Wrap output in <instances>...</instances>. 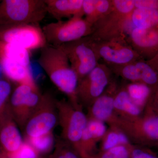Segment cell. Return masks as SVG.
Wrapping results in <instances>:
<instances>
[{
  "instance_id": "9",
  "label": "cell",
  "mask_w": 158,
  "mask_h": 158,
  "mask_svg": "<svg viewBox=\"0 0 158 158\" xmlns=\"http://www.w3.org/2000/svg\"><path fill=\"white\" fill-rule=\"evenodd\" d=\"M56 47L62 50L67 56L79 82L97 66L96 52L86 37Z\"/></svg>"
},
{
  "instance_id": "11",
  "label": "cell",
  "mask_w": 158,
  "mask_h": 158,
  "mask_svg": "<svg viewBox=\"0 0 158 158\" xmlns=\"http://www.w3.org/2000/svg\"><path fill=\"white\" fill-rule=\"evenodd\" d=\"M18 127L10 111L0 120L1 158L17 151L23 143Z\"/></svg>"
},
{
  "instance_id": "33",
  "label": "cell",
  "mask_w": 158,
  "mask_h": 158,
  "mask_svg": "<svg viewBox=\"0 0 158 158\" xmlns=\"http://www.w3.org/2000/svg\"><path fill=\"white\" fill-rule=\"evenodd\" d=\"M87 158H98L97 157V156L95 155H94L91 156H90L88 157Z\"/></svg>"
},
{
  "instance_id": "25",
  "label": "cell",
  "mask_w": 158,
  "mask_h": 158,
  "mask_svg": "<svg viewBox=\"0 0 158 158\" xmlns=\"http://www.w3.org/2000/svg\"><path fill=\"white\" fill-rule=\"evenodd\" d=\"M52 158H81L73 148L64 140L58 139L56 141Z\"/></svg>"
},
{
  "instance_id": "20",
  "label": "cell",
  "mask_w": 158,
  "mask_h": 158,
  "mask_svg": "<svg viewBox=\"0 0 158 158\" xmlns=\"http://www.w3.org/2000/svg\"><path fill=\"white\" fill-rule=\"evenodd\" d=\"M131 19L135 27L148 29L158 26L157 9L135 8L131 14Z\"/></svg>"
},
{
  "instance_id": "17",
  "label": "cell",
  "mask_w": 158,
  "mask_h": 158,
  "mask_svg": "<svg viewBox=\"0 0 158 158\" xmlns=\"http://www.w3.org/2000/svg\"><path fill=\"white\" fill-rule=\"evenodd\" d=\"M114 108L117 116L126 119L138 118L144 112V110L131 99L126 89L119 90L114 95Z\"/></svg>"
},
{
  "instance_id": "5",
  "label": "cell",
  "mask_w": 158,
  "mask_h": 158,
  "mask_svg": "<svg viewBox=\"0 0 158 158\" xmlns=\"http://www.w3.org/2000/svg\"><path fill=\"white\" fill-rule=\"evenodd\" d=\"M56 105L62 139L78 154L80 141L88 123V117L82 107L75 106L69 101L56 100Z\"/></svg>"
},
{
  "instance_id": "32",
  "label": "cell",
  "mask_w": 158,
  "mask_h": 158,
  "mask_svg": "<svg viewBox=\"0 0 158 158\" xmlns=\"http://www.w3.org/2000/svg\"><path fill=\"white\" fill-rule=\"evenodd\" d=\"M158 2L155 0H135V8L157 9Z\"/></svg>"
},
{
  "instance_id": "6",
  "label": "cell",
  "mask_w": 158,
  "mask_h": 158,
  "mask_svg": "<svg viewBox=\"0 0 158 158\" xmlns=\"http://www.w3.org/2000/svg\"><path fill=\"white\" fill-rule=\"evenodd\" d=\"M92 25L81 16L67 21H57L44 26L43 31L48 44L58 47L86 37L91 32Z\"/></svg>"
},
{
  "instance_id": "19",
  "label": "cell",
  "mask_w": 158,
  "mask_h": 158,
  "mask_svg": "<svg viewBox=\"0 0 158 158\" xmlns=\"http://www.w3.org/2000/svg\"><path fill=\"white\" fill-rule=\"evenodd\" d=\"M42 94L39 88L31 92L14 115L12 116L20 128L23 129L25 124L39 105Z\"/></svg>"
},
{
  "instance_id": "2",
  "label": "cell",
  "mask_w": 158,
  "mask_h": 158,
  "mask_svg": "<svg viewBox=\"0 0 158 158\" xmlns=\"http://www.w3.org/2000/svg\"><path fill=\"white\" fill-rule=\"evenodd\" d=\"M47 14L44 0L0 2V26L39 24Z\"/></svg>"
},
{
  "instance_id": "3",
  "label": "cell",
  "mask_w": 158,
  "mask_h": 158,
  "mask_svg": "<svg viewBox=\"0 0 158 158\" xmlns=\"http://www.w3.org/2000/svg\"><path fill=\"white\" fill-rule=\"evenodd\" d=\"M127 136L132 144L146 147H158V116L143 113L135 119L118 116L113 126Z\"/></svg>"
},
{
  "instance_id": "29",
  "label": "cell",
  "mask_w": 158,
  "mask_h": 158,
  "mask_svg": "<svg viewBox=\"0 0 158 158\" xmlns=\"http://www.w3.org/2000/svg\"><path fill=\"white\" fill-rule=\"evenodd\" d=\"M113 3L115 9L123 15L131 14L135 9L133 0H115Z\"/></svg>"
},
{
  "instance_id": "21",
  "label": "cell",
  "mask_w": 158,
  "mask_h": 158,
  "mask_svg": "<svg viewBox=\"0 0 158 158\" xmlns=\"http://www.w3.org/2000/svg\"><path fill=\"white\" fill-rule=\"evenodd\" d=\"M126 90L132 101L144 110L152 89L143 83H132L127 85Z\"/></svg>"
},
{
  "instance_id": "39",
  "label": "cell",
  "mask_w": 158,
  "mask_h": 158,
  "mask_svg": "<svg viewBox=\"0 0 158 158\" xmlns=\"http://www.w3.org/2000/svg\"><path fill=\"white\" fill-rule=\"evenodd\" d=\"M0 2H1V1H0Z\"/></svg>"
},
{
  "instance_id": "28",
  "label": "cell",
  "mask_w": 158,
  "mask_h": 158,
  "mask_svg": "<svg viewBox=\"0 0 158 158\" xmlns=\"http://www.w3.org/2000/svg\"><path fill=\"white\" fill-rule=\"evenodd\" d=\"M143 113L158 116V85L152 89Z\"/></svg>"
},
{
  "instance_id": "27",
  "label": "cell",
  "mask_w": 158,
  "mask_h": 158,
  "mask_svg": "<svg viewBox=\"0 0 158 158\" xmlns=\"http://www.w3.org/2000/svg\"><path fill=\"white\" fill-rule=\"evenodd\" d=\"M43 157V156H42ZM39 153L30 144L24 141L23 143L17 151L10 155L2 158H40Z\"/></svg>"
},
{
  "instance_id": "16",
  "label": "cell",
  "mask_w": 158,
  "mask_h": 158,
  "mask_svg": "<svg viewBox=\"0 0 158 158\" xmlns=\"http://www.w3.org/2000/svg\"><path fill=\"white\" fill-rule=\"evenodd\" d=\"M47 13L57 21L65 18L81 16L83 0H44Z\"/></svg>"
},
{
  "instance_id": "12",
  "label": "cell",
  "mask_w": 158,
  "mask_h": 158,
  "mask_svg": "<svg viewBox=\"0 0 158 158\" xmlns=\"http://www.w3.org/2000/svg\"><path fill=\"white\" fill-rule=\"evenodd\" d=\"M121 73L126 80L143 83L152 90L158 85V67L149 61L127 64L122 69Z\"/></svg>"
},
{
  "instance_id": "37",
  "label": "cell",
  "mask_w": 158,
  "mask_h": 158,
  "mask_svg": "<svg viewBox=\"0 0 158 158\" xmlns=\"http://www.w3.org/2000/svg\"><path fill=\"white\" fill-rule=\"evenodd\" d=\"M0 158H1V151H0Z\"/></svg>"
},
{
  "instance_id": "1",
  "label": "cell",
  "mask_w": 158,
  "mask_h": 158,
  "mask_svg": "<svg viewBox=\"0 0 158 158\" xmlns=\"http://www.w3.org/2000/svg\"><path fill=\"white\" fill-rule=\"evenodd\" d=\"M38 62L53 84L76 107H82L77 97L79 80L65 53L48 44L40 49Z\"/></svg>"
},
{
  "instance_id": "4",
  "label": "cell",
  "mask_w": 158,
  "mask_h": 158,
  "mask_svg": "<svg viewBox=\"0 0 158 158\" xmlns=\"http://www.w3.org/2000/svg\"><path fill=\"white\" fill-rule=\"evenodd\" d=\"M29 51L0 43V65L7 78L17 83L35 82L30 69Z\"/></svg>"
},
{
  "instance_id": "8",
  "label": "cell",
  "mask_w": 158,
  "mask_h": 158,
  "mask_svg": "<svg viewBox=\"0 0 158 158\" xmlns=\"http://www.w3.org/2000/svg\"><path fill=\"white\" fill-rule=\"evenodd\" d=\"M0 43L19 46L29 51L47 45L39 24L0 26Z\"/></svg>"
},
{
  "instance_id": "15",
  "label": "cell",
  "mask_w": 158,
  "mask_h": 158,
  "mask_svg": "<svg viewBox=\"0 0 158 158\" xmlns=\"http://www.w3.org/2000/svg\"><path fill=\"white\" fill-rule=\"evenodd\" d=\"M131 36L137 48L151 59L158 55V26L148 29L134 27Z\"/></svg>"
},
{
  "instance_id": "26",
  "label": "cell",
  "mask_w": 158,
  "mask_h": 158,
  "mask_svg": "<svg viewBox=\"0 0 158 158\" xmlns=\"http://www.w3.org/2000/svg\"><path fill=\"white\" fill-rule=\"evenodd\" d=\"M134 144L120 145L95 155L98 158H131Z\"/></svg>"
},
{
  "instance_id": "38",
  "label": "cell",
  "mask_w": 158,
  "mask_h": 158,
  "mask_svg": "<svg viewBox=\"0 0 158 158\" xmlns=\"http://www.w3.org/2000/svg\"><path fill=\"white\" fill-rule=\"evenodd\" d=\"M157 9H158V5H157Z\"/></svg>"
},
{
  "instance_id": "35",
  "label": "cell",
  "mask_w": 158,
  "mask_h": 158,
  "mask_svg": "<svg viewBox=\"0 0 158 158\" xmlns=\"http://www.w3.org/2000/svg\"><path fill=\"white\" fill-rule=\"evenodd\" d=\"M156 58L157 59H158V55H156V56H155Z\"/></svg>"
},
{
  "instance_id": "7",
  "label": "cell",
  "mask_w": 158,
  "mask_h": 158,
  "mask_svg": "<svg viewBox=\"0 0 158 158\" xmlns=\"http://www.w3.org/2000/svg\"><path fill=\"white\" fill-rule=\"evenodd\" d=\"M58 123L56 100L50 94H44L37 109L23 127L24 139L53 132Z\"/></svg>"
},
{
  "instance_id": "30",
  "label": "cell",
  "mask_w": 158,
  "mask_h": 158,
  "mask_svg": "<svg viewBox=\"0 0 158 158\" xmlns=\"http://www.w3.org/2000/svg\"><path fill=\"white\" fill-rule=\"evenodd\" d=\"M131 158H158V156L149 148L134 145Z\"/></svg>"
},
{
  "instance_id": "23",
  "label": "cell",
  "mask_w": 158,
  "mask_h": 158,
  "mask_svg": "<svg viewBox=\"0 0 158 158\" xmlns=\"http://www.w3.org/2000/svg\"><path fill=\"white\" fill-rule=\"evenodd\" d=\"M24 141L34 148L42 157L53 150L56 144L53 132L35 138H26Z\"/></svg>"
},
{
  "instance_id": "22",
  "label": "cell",
  "mask_w": 158,
  "mask_h": 158,
  "mask_svg": "<svg viewBox=\"0 0 158 158\" xmlns=\"http://www.w3.org/2000/svg\"><path fill=\"white\" fill-rule=\"evenodd\" d=\"M131 144L127 136L121 131L110 127L101 141V151L107 150L118 145Z\"/></svg>"
},
{
  "instance_id": "36",
  "label": "cell",
  "mask_w": 158,
  "mask_h": 158,
  "mask_svg": "<svg viewBox=\"0 0 158 158\" xmlns=\"http://www.w3.org/2000/svg\"><path fill=\"white\" fill-rule=\"evenodd\" d=\"M0 70H2V67H1V65H0Z\"/></svg>"
},
{
  "instance_id": "18",
  "label": "cell",
  "mask_w": 158,
  "mask_h": 158,
  "mask_svg": "<svg viewBox=\"0 0 158 158\" xmlns=\"http://www.w3.org/2000/svg\"><path fill=\"white\" fill-rule=\"evenodd\" d=\"M99 54L106 61L114 64H126L135 58V53L129 48L105 44L99 48Z\"/></svg>"
},
{
  "instance_id": "14",
  "label": "cell",
  "mask_w": 158,
  "mask_h": 158,
  "mask_svg": "<svg viewBox=\"0 0 158 158\" xmlns=\"http://www.w3.org/2000/svg\"><path fill=\"white\" fill-rule=\"evenodd\" d=\"M114 96L103 94L97 99L88 108V119L99 120L113 127L118 116L114 111Z\"/></svg>"
},
{
  "instance_id": "24",
  "label": "cell",
  "mask_w": 158,
  "mask_h": 158,
  "mask_svg": "<svg viewBox=\"0 0 158 158\" xmlns=\"http://www.w3.org/2000/svg\"><path fill=\"white\" fill-rule=\"evenodd\" d=\"M11 94V86L9 80L0 79V120L9 111V100Z\"/></svg>"
},
{
  "instance_id": "13",
  "label": "cell",
  "mask_w": 158,
  "mask_h": 158,
  "mask_svg": "<svg viewBox=\"0 0 158 158\" xmlns=\"http://www.w3.org/2000/svg\"><path fill=\"white\" fill-rule=\"evenodd\" d=\"M107 130L105 123L88 119L79 145L78 153L80 157L87 158L94 155L97 144L101 141Z\"/></svg>"
},
{
  "instance_id": "34",
  "label": "cell",
  "mask_w": 158,
  "mask_h": 158,
  "mask_svg": "<svg viewBox=\"0 0 158 158\" xmlns=\"http://www.w3.org/2000/svg\"><path fill=\"white\" fill-rule=\"evenodd\" d=\"M40 158H52V156H51V155H50L47 156H45L42 157Z\"/></svg>"
},
{
  "instance_id": "31",
  "label": "cell",
  "mask_w": 158,
  "mask_h": 158,
  "mask_svg": "<svg viewBox=\"0 0 158 158\" xmlns=\"http://www.w3.org/2000/svg\"><path fill=\"white\" fill-rule=\"evenodd\" d=\"M110 2L106 0H95V18L99 15L105 14L110 9Z\"/></svg>"
},
{
  "instance_id": "10",
  "label": "cell",
  "mask_w": 158,
  "mask_h": 158,
  "mask_svg": "<svg viewBox=\"0 0 158 158\" xmlns=\"http://www.w3.org/2000/svg\"><path fill=\"white\" fill-rule=\"evenodd\" d=\"M109 84V74L106 69L97 65L78 82L77 97L80 104L89 108L103 94Z\"/></svg>"
}]
</instances>
